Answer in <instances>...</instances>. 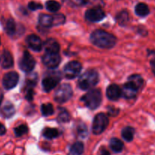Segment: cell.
I'll return each mask as SVG.
<instances>
[{"label":"cell","mask_w":155,"mask_h":155,"mask_svg":"<svg viewBox=\"0 0 155 155\" xmlns=\"http://www.w3.org/2000/svg\"><path fill=\"white\" fill-rule=\"evenodd\" d=\"M104 18L105 12L100 8H93L85 12V18L91 22H98Z\"/></svg>","instance_id":"9c48e42d"},{"label":"cell","mask_w":155,"mask_h":155,"mask_svg":"<svg viewBox=\"0 0 155 155\" xmlns=\"http://www.w3.org/2000/svg\"><path fill=\"white\" fill-rule=\"evenodd\" d=\"M43 135L48 139H53L59 136V131L55 128H46L43 132Z\"/></svg>","instance_id":"d4e9b609"},{"label":"cell","mask_w":155,"mask_h":155,"mask_svg":"<svg viewBox=\"0 0 155 155\" xmlns=\"http://www.w3.org/2000/svg\"><path fill=\"white\" fill-rule=\"evenodd\" d=\"M44 48L46 50V52L47 53H54L58 54L59 51V45L55 39H49L44 42Z\"/></svg>","instance_id":"9a60e30c"},{"label":"cell","mask_w":155,"mask_h":155,"mask_svg":"<svg viewBox=\"0 0 155 155\" xmlns=\"http://www.w3.org/2000/svg\"><path fill=\"white\" fill-rule=\"evenodd\" d=\"M5 30L7 34L9 36H13L16 32V24L12 18H9L5 21Z\"/></svg>","instance_id":"7402d4cb"},{"label":"cell","mask_w":155,"mask_h":155,"mask_svg":"<svg viewBox=\"0 0 155 155\" xmlns=\"http://www.w3.org/2000/svg\"><path fill=\"white\" fill-rule=\"evenodd\" d=\"M61 80V77L58 74H53L46 77L42 81V86L46 92H50L54 89Z\"/></svg>","instance_id":"ba28073f"},{"label":"cell","mask_w":155,"mask_h":155,"mask_svg":"<svg viewBox=\"0 0 155 155\" xmlns=\"http://www.w3.org/2000/svg\"><path fill=\"white\" fill-rule=\"evenodd\" d=\"M28 131V129H27V126L26 125H21L19 127H18L17 128L15 129V136L19 137V136H23V135L26 134Z\"/></svg>","instance_id":"1f68e13d"},{"label":"cell","mask_w":155,"mask_h":155,"mask_svg":"<svg viewBox=\"0 0 155 155\" xmlns=\"http://www.w3.org/2000/svg\"><path fill=\"white\" fill-rule=\"evenodd\" d=\"M2 99H3V92H2V90H1V89H0V105H1Z\"/></svg>","instance_id":"60d3db41"},{"label":"cell","mask_w":155,"mask_h":155,"mask_svg":"<svg viewBox=\"0 0 155 155\" xmlns=\"http://www.w3.org/2000/svg\"><path fill=\"white\" fill-rule=\"evenodd\" d=\"M84 152V145L82 142H77L71 147L68 155H81Z\"/></svg>","instance_id":"603a6c76"},{"label":"cell","mask_w":155,"mask_h":155,"mask_svg":"<svg viewBox=\"0 0 155 155\" xmlns=\"http://www.w3.org/2000/svg\"><path fill=\"white\" fill-rule=\"evenodd\" d=\"M121 94L122 92L119 87L115 84L110 85V86H108L107 89H106L107 98L112 101H115V100L119 99L121 96Z\"/></svg>","instance_id":"5bb4252c"},{"label":"cell","mask_w":155,"mask_h":155,"mask_svg":"<svg viewBox=\"0 0 155 155\" xmlns=\"http://www.w3.org/2000/svg\"><path fill=\"white\" fill-rule=\"evenodd\" d=\"M98 155H110V154H109V151H108L104 147H103V148H100V151H99Z\"/></svg>","instance_id":"8d00e7d4"},{"label":"cell","mask_w":155,"mask_h":155,"mask_svg":"<svg viewBox=\"0 0 155 155\" xmlns=\"http://www.w3.org/2000/svg\"><path fill=\"white\" fill-rule=\"evenodd\" d=\"M41 112L43 116H50L54 112V109L51 104H43L41 106Z\"/></svg>","instance_id":"f1b7e54d"},{"label":"cell","mask_w":155,"mask_h":155,"mask_svg":"<svg viewBox=\"0 0 155 155\" xmlns=\"http://www.w3.org/2000/svg\"><path fill=\"white\" fill-rule=\"evenodd\" d=\"M127 83L132 85V86H134L135 89L138 90L142 86L143 83H144V80H143L142 77L138 75V74H133V75L129 77Z\"/></svg>","instance_id":"e0dca14e"},{"label":"cell","mask_w":155,"mask_h":155,"mask_svg":"<svg viewBox=\"0 0 155 155\" xmlns=\"http://www.w3.org/2000/svg\"><path fill=\"white\" fill-rule=\"evenodd\" d=\"M39 23L42 27H50L53 26V15L42 14L39 17Z\"/></svg>","instance_id":"ffe728a7"},{"label":"cell","mask_w":155,"mask_h":155,"mask_svg":"<svg viewBox=\"0 0 155 155\" xmlns=\"http://www.w3.org/2000/svg\"><path fill=\"white\" fill-rule=\"evenodd\" d=\"M72 96V89L68 84H62L54 94V99L57 103H64Z\"/></svg>","instance_id":"277c9868"},{"label":"cell","mask_w":155,"mask_h":155,"mask_svg":"<svg viewBox=\"0 0 155 155\" xmlns=\"http://www.w3.org/2000/svg\"><path fill=\"white\" fill-rule=\"evenodd\" d=\"M99 81V75L94 70L87 71L79 78L78 85L82 90H88L97 84Z\"/></svg>","instance_id":"7a4b0ae2"},{"label":"cell","mask_w":155,"mask_h":155,"mask_svg":"<svg viewBox=\"0 0 155 155\" xmlns=\"http://www.w3.org/2000/svg\"><path fill=\"white\" fill-rule=\"evenodd\" d=\"M134 134H135V130L132 127H125L122 130V136L123 139L127 142H131L134 138Z\"/></svg>","instance_id":"cb8c5ba5"},{"label":"cell","mask_w":155,"mask_h":155,"mask_svg":"<svg viewBox=\"0 0 155 155\" xmlns=\"http://www.w3.org/2000/svg\"><path fill=\"white\" fill-rule=\"evenodd\" d=\"M135 12L136 15L139 17H146L150 13V9L145 3L140 2L136 5L135 8Z\"/></svg>","instance_id":"ac0fdd59"},{"label":"cell","mask_w":155,"mask_h":155,"mask_svg":"<svg viewBox=\"0 0 155 155\" xmlns=\"http://www.w3.org/2000/svg\"><path fill=\"white\" fill-rule=\"evenodd\" d=\"M43 5L40 3L36 2H30L28 3V8L31 11H36L38 9H41Z\"/></svg>","instance_id":"836d02e7"},{"label":"cell","mask_w":155,"mask_h":155,"mask_svg":"<svg viewBox=\"0 0 155 155\" xmlns=\"http://www.w3.org/2000/svg\"><path fill=\"white\" fill-rule=\"evenodd\" d=\"M35 64L36 62L33 56L27 51H24L22 58L19 62V67L21 71L26 73H30L34 68Z\"/></svg>","instance_id":"52a82bcc"},{"label":"cell","mask_w":155,"mask_h":155,"mask_svg":"<svg viewBox=\"0 0 155 155\" xmlns=\"http://www.w3.org/2000/svg\"><path fill=\"white\" fill-rule=\"evenodd\" d=\"M116 21L120 25H125L129 21V14L127 11H122L116 15Z\"/></svg>","instance_id":"4316f807"},{"label":"cell","mask_w":155,"mask_h":155,"mask_svg":"<svg viewBox=\"0 0 155 155\" xmlns=\"http://www.w3.org/2000/svg\"><path fill=\"white\" fill-rule=\"evenodd\" d=\"M18 80H19V76L16 72H9L3 77L2 79V84L3 86L5 89H12L16 86L18 84Z\"/></svg>","instance_id":"30bf717a"},{"label":"cell","mask_w":155,"mask_h":155,"mask_svg":"<svg viewBox=\"0 0 155 155\" xmlns=\"http://www.w3.org/2000/svg\"><path fill=\"white\" fill-rule=\"evenodd\" d=\"M43 63L50 69L57 68L61 61L60 56L59 54H54V53H47L43 54L42 58Z\"/></svg>","instance_id":"8fae6325"},{"label":"cell","mask_w":155,"mask_h":155,"mask_svg":"<svg viewBox=\"0 0 155 155\" xmlns=\"http://www.w3.org/2000/svg\"><path fill=\"white\" fill-rule=\"evenodd\" d=\"M53 26H59L63 24L65 21V17L62 14H56L53 15Z\"/></svg>","instance_id":"4dcf8cb0"},{"label":"cell","mask_w":155,"mask_h":155,"mask_svg":"<svg viewBox=\"0 0 155 155\" xmlns=\"http://www.w3.org/2000/svg\"><path fill=\"white\" fill-rule=\"evenodd\" d=\"M25 98L27 101H32L33 98V88L26 87L25 89Z\"/></svg>","instance_id":"e575fe53"},{"label":"cell","mask_w":155,"mask_h":155,"mask_svg":"<svg viewBox=\"0 0 155 155\" xmlns=\"http://www.w3.org/2000/svg\"><path fill=\"white\" fill-rule=\"evenodd\" d=\"M109 147L114 152H121L123 149V143L117 138H112L109 142Z\"/></svg>","instance_id":"44dd1931"},{"label":"cell","mask_w":155,"mask_h":155,"mask_svg":"<svg viewBox=\"0 0 155 155\" xmlns=\"http://www.w3.org/2000/svg\"><path fill=\"white\" fill-rule=\"evenodd\" d=\"M6 133V129L5 127V126L3 124H2L0 123V136H2V135L5 134Z\"/></svg>","instance_id":"f35d334b"},{"label":"cell","mask_w":155,"mask_h":155,"mask_svg":"<svg viewBox=\"0 0 155 155\" xmlns=\"http://www.w3.org/2000/svg\"><path fill=\"white\" fill-rule=\"evenodd\" d=\"M138 91V89H135V88L134 87V86H132V85L126 83V84L123 86L122 90H121V92L125 98H128V99H130V98H134V97L136 95Z\"/></svg>","instance_id":"2e32d148"},{"label":"cell","mask_w":155,"mask_h":155,"mask_svg":"<svg viewBox=\"0 0 155 155\" xmlns=\"http://www.w3.org/2000/svg\"><path fill=\"white\" fill-rule=\"evenodd\" d=\"M108 112H109V115L114 116V115H116L119 113V110L114 107H108Z\"/></svg>","instance_id":"d590c367"},{"label":"cell","mask_w":155,"mask_h":155,"mask_svg":"<svg viewBox=\"0 0 155 155\" xmlns=\"http://www.w3.org/2000/svg\"><path fill=\"white\" fill-rule=\"evenodd\" d=\"M150 67H151L152 72H153V74L155 75V57L150 61Z\"/></svg>","instance_id":"ab89813d"},{"label":"cell","mask_w":155,"mask_h":155,"mask_svg":"<svg viewBox=\"0 0 155 155\" xmlns=\"http://www.w3.org/2000/svg\"><path fill=\"white\" fill-rule=\"evenodd\" d=\"M60 4L55 0H49L46 2V8L51 12H56L60 9Z\"/></svg>","instance_id":"484cf974"},{"label":"cell","mask_w":155,"mask_h":155,"mask_svg":"<svg viewBox=\"0 0 155 155\" xmlns=\"http://www.w3.org/2000/svg\"><path fill=\"white\" fill-rule=\"evenodd\" d=\"M71 2L74 4H75L76 5H83L86 3L85 0H71Z\"/></svg>","instance_id":"74e56055"},{"label":"cell","mask_w":155,"mask_h":155,"mask_svg":"<svg viewBox=\"0 0 155 155\" xmlns=\"http://www.w3.org/2000/svg\"><path fill=\"white\" fill-rule=\"evenodd\" d=\"M81 68V64L79 62L70 61L64 67V74L67 79H74L80 74Z\"/></svg>","instance_id":"8992f818"},{"label":"cell","mask_w":155,"mask_h":155,"mask_svg":"<svg viewBox=\"0 0 155 155\" xmlns=\"http://www.w3.org/2000/svg\"><path fill=\"white\" fill-rule=\"evenodd\" d=\"M77 132L79 136L83 138L85 137L88 135V129H87L85 124H79L77 127Z\"/></svg>","instance_id":"d6a6232c"},{"label":"cell","mask_w":155,"mask_h":155,"mask_svg":"<svg viewBox=\"0 0 155 155\" xmlns=\"http://www.w3.org/2000/svg\"><path fill=\"white\" fill-rule=\"evenodd\" d=\"M14 60L12 54L9 51H4L0 56V65L2 68L8 69L13 66Z\"/></svg>","instance_id":"4fadbf2b"},{"label":"cell","mask_w":155,"mask_h":155,"mask_svg":"<svg viewBox=\"0 0 155 155\" xmlns=\"http://www.w3.org/2000/svg\"><path fill=\"white\" fill-rule=\"evenodd\" d=\"M57 119L59 122L60 123L68 122L70 120V115L66 110L62 108L60 109V111H59V114H58Z\"/></svg>","instance_id":"83f0119b"},{"label":"cell","mask_w":155,"mask_h":155,"mask_svg":"<svg viewBox=\"0 0 155 155\" xmlns=\"http://www.w3.org/2000/svg\"><path fill=\"white\" fill-rule=\"evenodd\" d=\"M81 100L88 108L94 110L97 108L101 104V92L99 89H93L85 94L81 98Z\"/></svg>","instance_id":"3957f363"},{"label":"cell","mask_w":155,"mask_h":155,"mask_svg":"<svg viewBox=\"0 0 155 155\" xmlns=\"http://www.w3.org/2000/svg\"><path fill=\"white\" fill-rule=\"evenodd\" d=\"M36 80H37V77L36 74H30L29 77H27L26 79V87L33 88V86H36Z\"/></svg>","instance_id":"f546056e"},{"label":"cell","mask_w":155,"mask_h":155,"mask_svg":"<svg viewBox=\"0 0 155 155\" xmlns=\"http://www.w3.org/2000/svg\"><path fill=\"white\" fill-rule=\"evenodd\" d=\"M26 41H27V43L28 45V46L32 50H33V51H40L42 49L43 42L39 36L33 34L30 35L29 36H27Z\"/></svg>","instance_id":"7c38bea8"},{"label":"cell","mask_w":155,"mask_h":155,"mask_svg":"<svg viewBox=\"0 0 155 155\" xmlns=\"http://www.w3.org/2000/svg\"><path fill=\"white\" fill-rule=\"evenodd\" d=\"M91 42L102 48H111L115 45L116 39L113 35L102 30H97L91 35Z\"/></svg>","instance_id":"6da1fadb"},{"label":"cell","mask_w":155,"mask_h":155,"mask_svg":"<svg viewBox=\"0 0 155 155\" xmlns=\"http://www.w3.org/2000/svg\"><path fill=\"white\" fill-rule=\"evenodd\" d=\"M0 45H1V40H0Z\"/></svg>","instance_id":"b9f144b4"},{"label":"cell","mask_w":155,"mask_h":155,"mask_svg":"<svg viewBox=\"0 0 155 155\" xmlns=\"http://www.w3.org/2000/svg\"><path fill=\"white\" fill-rule=\"evenodd\" d=\"M108 124H109V120H108L107 117L104 114H98L94 117V121H93V133L96 135L101 134L106 130Z\"/></svg>","instance_id":"5b68a950"},{"label":"cell","mask_w":155,"mask_h":155,"mask_svg":"<svg viewBox=\"0 0 155 155\" xmlns=\"http://www.w3.org/2000/svg\"><path fill=\"white\" fill-rule=\"evenodd\" d=\"M15 109L13 104L10 102H7L1 109V114L4 117L9 118L15 114Z\"/></svg>","instance_id":"d6986e66"}]
</instances>
